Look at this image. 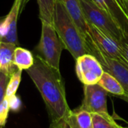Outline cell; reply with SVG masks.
<instances>
[{"label":"cell","mask_w":128,"mask_h":128,"mask_svg":"<svg viewBox=\"0 0 128 128\" xmlns=\"http://www.w3.org/2000/svg\"><path fill=\"white\" fill-rule=\"evenodd\" d=\"M26 73L45 104L51 121L49 128H68L66 119L72 110L67 103L65 84L60 70L51 67L35 54L34 64Z\"/></svg>","instance_id":"6da1fadb"},{"label":"cell","mask_w":128,"mask_h":128,"mask_svg":"<svg viewBox=\"0 0 128 128\" xmlns=\"http://www.w3.org/2000/svg\"><path fill=\"white\" fill-rule=\"evenodd\" d=\"M97 84L103 87L107 92H109L115 95L120 96L125 94L124 88L118 81V80L106 71L103 72Z\"/></svg>","instance_id":"9a60e30c"},{"label":"cell","mask_w":128,"mask_h":128,"mask_svg":"<svg viewBox=\"0 0 128 128\" xmlns=\"http://www.w3.org/2000/svg\"><path fill=\"white\" fill-rule=\"evenodd\" d=\"M35 62V56L31 51L20 46H16L14 52V64L19 70H28Z\"/></svg>","instance_id":"5bb4252c"},{"label":"cell","mask_w":128,"mask_h":128,"mask_svg":"<svg viewBox=\"0 0 128 128\" xmlns=\"http://www.w3.org/2000/svg\"><path fill=\"white\" fill-rule=\"evenodd\" d=\"M75 72L84 85H94L98 83L104 70L94 56L84 54L76 59Z\"/></svg>","instance_id":"ba28073f"},{"label":"cell","mask_w":128,"mask_h":128,"mask_svg":"<svg viewBox=\"0 0 128 128\" xmlns=\"http://www.w3.org/2000/svg\"><path fill=\"white\" fill-rule=\"evenodd\" d=\"M17 46L11 43L0 40V71L11 76L17 70L14 64V52Z\"/></svg>","instance_id":"30bf717a"},{"label":"cell","mask_w":128,"mask_h":128,"mask_svg":"<svg viewBox=\"0 0 128 128\" xmlns=\"http://www.w3.org/2000/svg\"><path fill=\"white\" fill-rule=\"evenodd\" d=\"M119 98H121V99H122L123 100H124V101H126V102H127L128 103V96L127 95H125V94H124V95H120V96H118Z\"/></svg>","instance_id":"d4e9b609"},{"label":"cell","mask_w":128,"mask_h":128,"mask_svg":"<svg viewBox=\"0 0 128 128\" xmlns=\"http://www.w3.org/2000/svg\"><path fill=\"white\" fill-rule=\"evenodd\" d=\"M53 25L60 38L67 50L76 60L78 57L89 54L85 37L72 20L63 3L57 0Z\"/></svg>","instance_id":"7a4b0ae2"},{"label":"cell","mask_w":128,"mask_h":128,"mask_svg":"<svg viewBox=\"0 0 128 128\" xmlns=\"http://www.w3.org/2000/svg\"><path fill=\"white\" fill-rule=\"evenodd\" d=\"M85 20L121 43L127 40L124 32L109 13L97 6L91 0H80Z\"/></svg>","instance_id":"277c9868"},{"label":"cell","mask_w":128,"mask_h":128,"mask_svg":"<svg viewBox=\"0 0 128 128\" xmlns=\"http://www.w3.org/2000/svg\"><path fill=\"white\" fill-rule=\"evenodd\" d=\"M87 45L88 47L89 54L94 56L100 62L104 71H106L115 77L121 83L125 91V95L128 96V64L105 56L99 48L87 37Z\"/></svg>","instance_id":"5b68a950"},{"label":"cell","mask_w":128,"mask_h":128,"mask_svg":"<svg viewBox=\"0 0 128 128\" xmlns=\"http://www.w3.org/2000/svg\"><path fill=\"white\" fill-rule=\"evenodd\" d=\"M68 128H94L91 113L80 110H72L66 119Z\"/></svg>","instance_id":"4fadbf2b"},{"label":"cell","mask_w":128,"mask_h":128,"mask_svg":"<svg viewBox=\"0 0 128 128\" xmlns=\"http://www.w3.org/2000/svg\"></svg>","instance_id":"4dcf8cb0"},{"label":"cell","mask_w":128,"mask_h":128,"mask_svg":"<svg viewBox=\"0 0 128 128\" xmlns=\"http://www.w3.org/2000/svg\"><path fill=\"white\" fill-rule=\"evenodd\" d=\"M29 0H20V2H21V4H22V7H21V8L23 9V8L25 6V4L29 2Z\"/></svg>","instance_id":"484cf974"},{"label":"cell","mask_w":128,"mask_h":128,"mask_svg":"<svg viewBox=\"0 0 128 128\" xmlns=\"http://www.w3.org/2000/svg\"><path fill=\"white\" fill-rule=\"evenodd\" d=\"M119 1L128 14V0H119Z\"/></svg>","instance_id":"cb8c5ba5"},{"label":"cell","mask_w":128,"mask_h":128,"mask_svg":"<svg viewBox=\"0 0 128 128\" xmlns=\"http://www.w3.org/2000/svg\"><path fill=\"white\" fill-rule=\"evenodd\" d=\"M8 98L10 110L12 112H19L22 107V101L20 97L17 94H14Z\"/></svg>","instance_id":"44dd1931"},{"label":"cell","mask_w":128,"mask_h":128,"mask_svg":"<svg viewBox=\"0 0 128 128\" xmlns=\"http://www.w3.org/2000/svg\"><path fill=\"white\" fill-rule=\"evenodd\" d=\"M10 76L0 71V104L4 100L6 95L7 86L9 81Z\"/></svg>","instance_id":"ffe728a7"},{"label":"cell","mask_w":128,"mask_h":128,"mask_svg":"<svg viewBox=\"0 0 128 128\" xmlns=\"http://www.w3.org/2000/svg\"><path fill=\"white\" fill-rule=\"evenodd\" d=\"M86 24L88 32L87 37L92 40L105 56L127 64L121 54L119 42L87 20Z\"/></svg>","instance_id":"8992f818"},{"label":"cell","mask_w":128,"mask_h":128,"mask_svg":"<svg viewBox=\"0 0 128 128\" xmlns=\"http://www.w3.org/2000/svg\"><path fill=\"white\" fill-rule=\"evenodd\" d=\"M94 128H118V125L112 117H105L100 114L91 113Z\"/></svg>","instance_id":"e0dca14e"},{"label":"cell","mask_w":128,"mask_h":128,"mask_svg":"<svg viewBox=\"0 0 128 128\" xmlns=\"http://www.w3.org/2000/svg\"></svg>","instance_id":"f546056e"},{"label":"cell","mask_w":128,"mask_h":128,"mask_svg":"<svg viewBox=\"0 0 128 128\" xmlns=\"http://www.w3.org/2000/svg\"><path fill=\"white\" fill-rule=\"evenodd\" d=\"M65 46L60 38L53 24L41 22V33L38 45L37 55L51 67L60 70V62ZM66 50V49H65Z\"/></svg>","instance_id":"3957f363"},{"label":"cell","mask_w":128,"mask_h":128,"mask_svg":"<svg viewBox=\"0 0 128 128\" xmlns=\"http://www.w3.org/2000/svg\"><path fill=\"white\" fill-rule=\"evenodd\" d=\"M21 76H22V70L17 69L10 76V79L7 86L5 97L10 98L11 96L16 94V92L18 89V87L21 81Z\"/></svg>","instance_id":"ac0fdd59"},{"label":"cell","mask_w":128,"mask_h":128,"mask_svg":"<svg viewBox=\"0 0 128 128\" xmlns=\"http://www.w3.org/2000/svg\"><path fill=\"white\" fill-rule=\"evenodd\" d=\"M21 7L20 0H14L9 13L0 22V40L19 45L17 23Z\"/></svg>","instance_id":"9c48e42d"},{"label":"cell","mask_w":128,"mask_h":128,"mask_svg":"<svg viewBox=\"0 0 128 128\" xmlns=\"http://www.w3.org/2000/svg\"><path fill=\"white\" fill-rule=\"evenodd\" d=\"M106 96L107 92L100 85H84V98L78 110L100 114L108 118L112 117L108 112Z\"/></svg>","instance_id":"52a82bcc"},{"label":"cell","mask_w":128,"mask_h":128,"mask_svg":"<svg viewBox=\"0 0 128 128\" xmlns=\"http://www.w3.org/2000/svg\"><path fill=\"white\" fill-rule=\"evenodd\" d=\"M108 12L124 34L128 41V14L119 0H104Z\"/></svg>","instance_id":"8fae6325"},{"label":"cell","mask_w":128,"mask_h":128,"mask_svg":"<svg viewBox=\"0 0 128 128\" xmlns=\"http://www.w3.org/2000/svg\"><path fill=\"white\" fill-rule=\"evenodd\" d=\"M4 17H5V16H0V22L4 19Z\"/></svg>","instance_id":"4316f807"},{"label":"cell","mask_w":128,"mask_h":128,"mask_svg":"<svg viewBox=\"0 0 128 128\" xmlns=\"http://www.w3.org/2000/svg\"><path fill=\"white\" fill-rule=\"evenodd\" d=\"M63 3L68 13L75 21L80 31L85 37L88 36L86 20L84 16L80 0H58Z\"/></svg>","instance_id":"7c38bea8"},{"label":"cell","mask_w":128,"mask_h":128,"mask_svg":"<svg viewBox=\"0 0 128 128\" xmlns=\"http://www.w3.org/2000/svg\"><path fill=\"white\" fill-rule=\"evenodd\" d=\"M97 6H98L100 8H101L102 10L106 11L107 13L108 12V9H107V6H106V4L104 0H91Z\"/></svg>","instance_id":"603a6c76"},{"label":"cell","mask_w":128,"mask_h":128,"mask_svg":"<svg viewBox=\"0 0 128 128\" xmlns=\"http://www.w3.org/2000/svg\"><path fill=\"white\" fill-rule=\"evenodd\" d=\"M120 128H124V127H121V126H120Z\"/></svg>","instance_id":"83f0119b"},{"label":"cell","mask_w":128,"mask_h":128,"mask_svg":"<svg viewBox=\"0 0 128 128\" xmlns=\"http://www.w3.org/2000/svg\"><path fill=\"white\" fill-rule=\"evenodd\" d=\"M118 128H120V126H118Z\"/></svg>","instance_id":"f1b7e54d"},{"label":"cell","mask_w":128,"mask_h":128,"mask_svg":"<svg viewBox=\"0 0 128 128\" xmlns=\"http://www.w3.org/2000/svg\"><path fill=\"white\" fill-rule=\"evenodd\" d=\"M9 110L8 98L5 97L4 100L0 104V128H2L5 125Z\"/></svg>","instance_id":"d6986e66"},{"label":"cell","mask_w":128,"mask_h":128,"mask_svg":"<svg viewBox=\"0 0 128 128\" xmlns=\"http://www.w3.org/2000/svg\"><path fill=\"white\" fill-rule=\"evenodd\" d=\"M121 46V54L127 61L128 64V41L127 40H123L120 43Z\"/></svg>","instance_id":"7402d4cb"},{"label":"cell","mask_w":128,"mask_h":128,"mask_svg":"<svg viewBox=\"0 0 128 128\" xmlns=\"http://www.w3.org/2000/svg\"><path fill=\"white\" fill-rule=\"evenodd\" d=\"M57 0H37L41 22L53 24V17Z\"/></svg>","instance_id":"2e32d148"}]
</instances>
